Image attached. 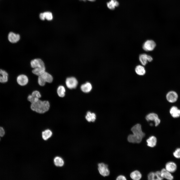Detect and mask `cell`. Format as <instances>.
Instances as JSON below:
<instances>
[{"label": "cell", "mask_w": 180, "mask_h": 180, "mask_svg": "<svg viewBox=\"0 0 180 180\" xmlns=\"http://www.w3.org/2000/svg\"><path fill=\"white\" fill-rule=\"evenodd\" d=\"M131 130L132 134L128 136L127 138L128 142L134 143H140L145 135L142 131L141 125L137 124L132 127Z\"/></svg>", "instance_id": "6da1fadb"}, {"label": "cell", "mask_w": 180, "mask_h": 180, "mask_svg": "<svg viewBox=\"0 0 180 180\" xmlns=\"http://www.w3.org/2000/svg\"><path fill=\"white\" fill-rule=\"evenodd\" d=\"M50 108L48 101H42L39 100L37 101L31 103L30 108L33 111L40 114L44 113L48 111Z\"/></svg>", "instance_id": "7a4b0ae2"}, {"label": "cell", "mask_w": 180, "mask_h": 180, "mask_svg": "<svg viewBox=\"0 0 180 180\" xmlns=\"http://www.w3.org/2000/svg\"><path fill=\"white\" fill-rule=\"evenodd\" d=\"M146 119L148 122L153 121L156 126H158L160 122V120L159 118L158 115L154 113H150L147 114L146 116Z\"/></svg>", "instance_id": "3957f363"}, {"label": "cell", "mask_w": 180, "mask_h": 180, "mask_svg": "<svg viewBox=\"0 0 180 180\" xmlns=\"http://www.w3.org/2000/svg\"><path fill=\"white\" fill-rule=\"evenodd\" d=\"M98 170L100 174L104 176H108L110 174V171L108 165L104 163L98 164Z\"/></svg>", "instance_id": "277c9868"}, {"label": "cell", "mask_w": 180, "mask_h": 180, "mask_svg": "<svg viewBox=\"0 0 180 180\" xmlns=\"http://www.w3.org/2000/svg\"><path fill=\"white\" fill-rule=\"evenodd\" d=\"M156 46V44L154 41L147 40L144 43L142 48L146 51H151L154 50Z\"/></svg>", "instance_id": "5b68a950"}, {"label": "cell", "mask_w": 180, "mask_h": 180, "mask_svg": "<svg viewBox=\"0 0 180 180\" xmlns=\"http://www.w3.org/2000/svg\"><path fill=\"white\" fill-rule=\"evenodd\" d=\"M66 83L67 87L70 89L76 88L78 84L76 79L74 77L67 78L66 80Z\"/></svg>", "instance_id": "8992f818"}, {"label": "cell", "mask_w": 180, "mask_h": 180, "mask_svg": "<svg viewBox=\"0 0 180 180\" xmlns=\"http://www.w3.org/2000/svg\"><path fill=\"white\" fill-rule=\"evenodd\" d=\"M41 96L39 92L37 90H35L32 92L31 95L28 96V101L32 103L38 101Z\"/></svg>", "instance_id": "52a82bcc"}, {"label": "cell", "mask_w": 180, "mask_h": 180, "mask_svg": "<svg viewBox=\"0 0 180 180\" xmlns=\"http://www.w3.org/2000/svg\"><path fill=\"white\" fill-rule=\"evenodd\" d=\"M30 64L31 67L33 68L45 66L44 62L39 58L32 60L30 62Z\"/></svg>", "instance_id": "ba28073f"}, {"label": "cell", "mask_w": 180, "mask_h": 180, "mask_svg": "<svg viewBox=\"0 0 180 180\" xmlns=\"http://www.w3.org/2000/svg\"><path fill=\"white\" fill-rule=\"evenodd\" d=\"M148 178L150 180H162L163 179L161 176L160 171H159L150 172L148 175Z\"/></svg>", "instance_id": "9c48e42d"}, {"label": "cell", "mask_w": 180, "mask_h": 180, "mask_svg": "<svg viewBox=\"0 0 180 180\" xmlns=\"http://www.w3.org/2000/svg\"><path fill=\"white\" fill-rule=\"evenodd\" d=\"M176 163L173 161L168 162L166 164L165 168L169 172L173 173L176 171L177 169Z\"/></svg>", "instance_id": "30bf717a"}, {"label": "cell", "mask_w": 180, "mask_h": 180, "mask_svg": "<svg viewBox=\"0 0 180 180\" xmlns=\"http://www.w3.org/2000/svg\"><path fill=\"white\" fill-rule=\"evenodd\" d=\"M139 59L141 63L143 66H145L147 64L148 61L150 62L153 60L151 56L146 54H140L139 56Z\"/></svg>", "instance_id": "8fae6325"}, {"label": "cell", "mask_w": 180, "mask_h": 180, "mask_svg": "<svg viewBox=\"0 0 180 180\" xmlns=\"http://www.w3.org/2000/svg\"><path fill=\"white\" fill-rule=\"evenodd\" d=\"M166 98L168 101L170 102H176L178 98V95L176 92L174 91L168 92L166 95Z\"/></svg>", "instance_id": "7c38bea8"}, {"label": "cell", "mask_w": 180, "mask_h": 180, "mask_svg": "<svg viewBox=\"0 0 180 180\" xmlns=\"http://www.w3.org/2000/svg\"><path fill=\"white\" fill-rule=\"evenodd\" d=\"M28 80L26 75L21 74L18 76L17 78V81L18 84L21 86L26 85L28 83Z\"/></svg>", "instance_id": "4fadbf2b"}, {"label": "cell", "mask_w": 180, "mask_h": 180, "mask_svg": "<svg viewBox=\"0 0 180 180\" xmlns=\"http://www.w3.org/2000/svg\"><path fill=\"white\" fill-rule=\"evenodd\" d=\"M9 41L11 43H15L18 42L20 40V37L18 34H15L13 32H10L8 36Z\"/></svg>", "instance_id": "5bb4252c"}, {"label": "cell", "mask_w": 180, "mask_h": 180, "mask_svg": "<svg viewBox=\"0 0 180 180\" xmlns=\"http://www.w3.org/2000/svg\"><path fill=\"white\" fill-rule=\"evenodd\" d=\"M162 177L168 180H172L174 178V176L172 173L167 170L165 168L162 169L160 171Z\"/></svg>", "instance_id": "9a60e30c"}, {"label": "cell", "mask_w": 180, "mask_h": 180, "mask_svg": "<svg viewBox=\"0 0 180 180\" xmlns=\"http://www.w3.org/2000/svg\"><path fill=\"white\" fill-rule=\"evenodd\" d=\"M147 145L150 147L153 148L156 145L157 140L156 138L154 136H150L146 140Z\"/></svg>", "instance_id": "2e32d148"}, {"label": "cell", "mask_w": 180, "mask_h": 180, "mask_svg": "<svg viewBox=\"0 0 180 180\" xmlns=\"http://www.w3.org/2000/svg\"><path fill=\"white\" fill-rule=\"evenodd\" d=\"M40 18L42 20H44L45 19L48 20H50L53 18L52 14L50 12H46L40 13L39 16Z\"/></svg>", "instance_id": "e0dca14e"}, {"label": "cell", "mask_w": 180, "mask_h": 180, "mask_svg": "<svg viewBox=\"0 0 180 180\" xmlns=\"http://www.w3.org/2000/svg\"><path fill=\"white\" fill-rule=\"evenodd\" d=\"M170 112L172 116L174 118H177L180 116V110L176 106H172L170 109Z\"/></svg>", "instance_id": "ac0fdd59"}, {"label": "cell", "mask_w": 180, "mask_h": 180, "mask_svg": "<svg viewBox=\"0 0 180 180\" xmlns=\"http://www.w3.org/2000/svg\"><path fill=\"white\" fill-rule=\"evenodd\" d=\"M8 74L5 70L0 69V82L4 83L7 82Z\"/></svg>", "instance_id": "d6986e66"}, {"label": "cell", "mask_w": 180, "mask_h": 180, "mask_svg": "<svg viewBox=\"0 0 180 180\" xmlns=\"http://www.w3.org/2000/svg\"><path fill=\"white\" fill-rule=\"evenodd\" d=\"M40 76L46 82L50 83L53 80L52 76L47 72H45Z\"/></svg>", "instance_id": "ffe728a7"}, {"label": "cell", "mask_w": 180, "mask_h": 180, "mask_svg": "<svg viewBox=\"0 0 180 180\" xmlns=\"http://www.w3.org/2000/svg\"><path fill=\"white\" fill-rule=\"evenodd\" d=\"M119 5V3L116 0H110L107 3L108 8L112 10H114L116 7L118 6Z\"/></svg>", "instance_id": "44dd1931"}, {"label": "cell", "mask_w": 180, "mask_h": 180, "mask_svg": "<svg viewBox=\"0 0 180 180\" xmlns=\"http://www.w3.org/2000/svg\"><path fill=\"white\" fill-rule=\"evenodd\" d=\"M130 176L133 180H139L142 178V175L139 171L138 170H135L130 173Z\"/></svg>", "instance_id": "7402d4cb"}, {"label": "cell", "mask_w": 180, "mask_h": 180, "mask_svg": "<svg viewBox=\"0 0 180 180\" xmlns=\"http://www.w3.org/2000/svg\"><path fill=\"white\" fill-rule=\"evenodd\" d=\"M45 72V66L34 68L32 71L33 74L38 76L41 75Z\"/></svg>", "instance_id": "603a6c76"}, {"label": "cell", "mask_w": 180, "mask_h": 180, "mask_svg": "<svg viewBox=\"0 0 180 180\" xmlns=\"http://www.w3.org/2000/svg\"><path fill=\"white\" fill-rule=\"evenodd\" d=\"M92 88L91 84L89 82H87L82 85L81 89L84 92L87 93L90 92Z\"/></svg>", "instance_id": "cb8c5ba5"}, {"label": "cell", "mask_w": 180, "mask_h": 180, "mask_svg": "<svg viewBox=\"0 0 180 180\" xmlns=\"http://www.w3.org/2000/svg\"><path fill=\"white\" fill-rule=\"evenodd\" d=\"M135 71L137 74L140 76L144 75L146 71L144 67L139 65L136 66L135 68Z\"/></svg>", "instance_id": "d4e9b609"}, {"label": "cell", "mask_w": 180, "mask_h": 180, "mask_svg": "<svg viewBox=\"0 0 180 180\" xmlns=\"http://www.w3.org/2000/svg\"><path fill=\"white\" fill-rule=\"evenodd\" d=\"M96 115L94 113H91L88 112L86 116V120L88 122H94L96 119Z\"/></svg>", "instance_id": "484cf974"}, {"label": "cell", "mask_w": 180, "mask_h": 180, "mask_svg": "<svg viewBox=\"0 0 180 180\" xmlns=\"http://www.w3.org/2000/svg\"><path fill=\"white\" fill-rule=\"evenodd\" d=\"M52 132L50 130H46L42 132V138L44 140H47L52 136Z\"/></svg>", "instance_id": "4316f807"}, {"label": "cell", "mask_w": 180, "mask_h": 180, "mask_svg": "<svg viewBox=\"0 0 180 180\" xmlns=\"http://www.w3.org/2000/svg\"><path fill=\"white\" fill-rule=\"evenodd\" d=\"M54 161L55 165L58 166H62L64 164L63 159L59 156L56 157L54 159Z\"/></svg>", "instance_id": "83f0119b"}, {"label": "cell", "mask_w": 180, "mask_h": 180, "mask_svg": "<svg viewBox=\"0 0 180 180\" xmlns=\"http://www.w3.org/2000/svg\"><path fill=\"white\" fill-rule=\"evenodd\" d=\"M65 89L62 86H59L57 89V93L58 96L60 97H63L65 95Z\"/></svg>", "instance_id": "f1b7e54d"}, {"label": "cell", "mask_w": 180, "mask_h": 180, "mask_svg": "<svg viewBox=\"0 0 180 180\" xmlns=\"http://www.w3.org/2000/svg\"><path fill=\"white\" fill-rule=\"evenodd\" d=\"M173 155L175 158L177 159H180V148H176L173 152Z\"/></svg>", "instance_id": "f546056e"}, {"label": "cell", "mask_w": 180, "mask_h": 180, "mask_svg": "<svg viewBox=\"0 0 180 180\" xmlns=\"http://www.w3.org/2000/svg\"><path fill=\"white\" fill-rule=\"evenodd\" d=\"M38 82L39 84L41 86H44L46 82L40 76H38Z\"/></svg>", "instance_id": "4dcf8cb0"}, {"label": "cell", "mask_w": 180, "mask_h": 180, "mask_svg": "<svg viewBox=\"0 0 180 180\" xmlns=\"http://www.w3.org/2000/svg\"><path fill=\"white\" fill-rule=\"evenodd\" d=\"M5 134V131L4 128L2 127H0V137H3Z\"/></svg>", "instance_id": "1f68e13d"}, {"label": "cell", "mask_w": 180, "mask_h": 180, "mask_svg": "<svg viewBox=\"0 0 180 180\" xmlns=\"http://www.w3.org/2000/svg\"><path fill=\"white\" fill-rule=\"evenodd\" d=\"M126 177L124 176L120 175L118 176L116 178L117 180H126Z\"/></svg>", "instance_id": "d6a6232c"}, {"label": "cell", "mask_w": 180, "mask_h": 180, "mask_svg": "<svg viewBox=\"0 0 180 180\" xmlns=\"http://www.w3.org/2000/svg\"><path fill=\"white\" fill-rule=\"evenodd\" d=\"M88 0L89 1L91 2H93L94 1L96 0Z\"/></svg>", "instance_id": "836d02e7"}, {"label": "cell", "mask_w": 180, "mask_h": 180, "mask_svg": "<svg viewBox=\"0 0 180 180\" xmlns=\"http://www.w3.org/2000/svg\"><path fill=\"white\" fill-rule=\"evenodd\" d=\"M80 0V1H84V2H85V1H86V0Z\"/></svg>", "instance_id": "e575fe53"}]
</instances>
